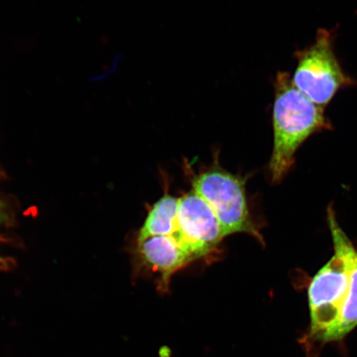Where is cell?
I'll return each instance as SVG.
<instances>
[{"instance_id": "6da1fadb", "label": "cell", "mask_w": 357, "mask_h": 357, "mask_svg": "<svg viewBox=\"0 0 357 357\" xmlns=\"http://www.w3.org/2000/svg\"><path fill=\"white\" fill-rule=\"evenodd\" d=\"M273 105L274 146L269 172L271 181L279 183L292 168L294 155L307 138L331 130L325 109L312 102L294 87L288 73L275 79Z\"/></svg>"}, {"instance_id": "7a4b0ae2", "label": "cell", "mask_w": 357, "mask_h": 357, "mask_svg": "<svg viewBox=\"0 0 357 357\" xmlns=\"http://www.w3.org/2000/svg\"><path fill=\"white\" fill-rule=\"evenodd\" d=\"M310 338L328 343L341 340L357 326V303L349 271L343 259L334 256L311 280L309 290Z\"/></svg>"}, {"instance_id": "3957f363", "label": "cell", "mask_w": 357, "mask_h": 357, "mask_svg": "<svg viewBox=\"0 0 357 357\" xmlns=\"http://www.w3.org/2000/svg\"><path fill=\"white\" fill-rule=\"evenodd\" d=\"M245 182L247 178L221 168L215 158L212 167L192 178V190L211 208L226 236L245 234L265 245L249 209Z\"/></svg>"}, {"instance_id": "277c9868", "label": "cell", "mask_w": 357, "mask_h": 357, "mask_svg": "<svg viewBox=\"0 0 357 357\" xmlns=\"http://www.w3.org/2000/svg\"><path fill=\"white\" fill-rule=\"evenodd\" d=\"M333 33L321 29L310 46L294 53L297 61L291 82L298 91L315 105H328L341 89L356 86L334 52Z\"/></svg>"}, {"instance_id": "5b68a950", "label": "cell", "mask_w": 357, "mask_h": 357, "mask_svg": "<svg viewBox=\"0 0 357 357\" xmlns=\"http://www.w3.org/2000/svg\"><path fill=\"white\" fill-rule=\"evenodd\" d=\"M172 236L193 261L211 256L226 238L215 214L194 190L178 198L177 229Z\"/></svg>"}, {"instance_id": "8992f818", "label": "cell", "mask_w": 357, "mask_h": 357, "mask_svg": "<svg viewBox=\"0 0 357 357\" xmlns=\"http://www.w3.org/2000/svg\"><path fill=\"white\" fill-rule=\"evenodd\" d=\"M138 264L160 274L158 291L167 294L172 275L193 262L172 236H156L137 245Z\"/></svg>"}, {"instance_id": "52a82bcc", "label": "cell", "mask_w": 357, "mask_h": 357, "mask_svg": "<svg viewBox=\"0 0 357 357\" xmlns=\"http://www.w3.org/2000/svg\"><path fill=\"white\" fill-rule=\"evenodd\" d=\"M178 198L169 195L168 186L164 195L150 209L137 238V245L156 236H172L177 229Z\"/></svg>"}, {"instance_id": "ba28073f", "label": "cell", "mask_w": 357, "mask_h": 357, "mask_svg": "<svg viewBox=\"0 0 357 357\" xmlns=\"http://www.w3.org/2000/svg\"><path fill=\"white\" fill-rule=\"evenodd\" d=\"M159 355L160 357H169L172 355V351L167 347H163L160 348Z\"/></svg>"}]
</instances>
